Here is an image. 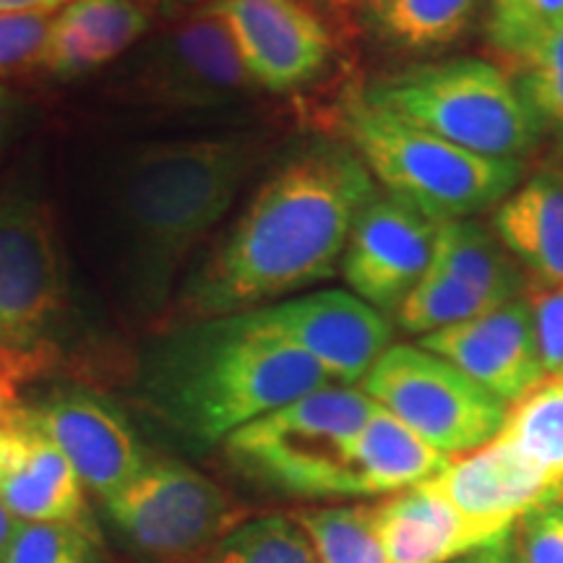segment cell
Listing matches in <instances>:
<instances>
[{"instance_id": "cell-4", "label": "cell", "mask_w": 563, "mask_h": 563, "mask_svg": "<svg viewBox=\"0 0 563 563\" xmlns=\"http://www.w3.org/2000/svg\"><path fill=\"white\" fill-rule=\"evenodd\" d=\"M344 144L394 199L433 222L470 220L498 207L525 175L522 159H490L373 108L361 89L340 108Z\"/></svg>"}, {"instance_id": "cell-15", "label": "cell", "mask_w": 563, "mask_h": 563, "mask_svg": "<svg viewBox=\"0 0 563 563\" xmlns=\"http://www.w3.org/2000/svg\"><path fill=\"white\" fill-rule=\"evenodd\" d=\"M418 347L449 361L504 405H514L545 378L527 295L460 327L420 336Z\"/></svg>"}, {"instance_id": "cell-27", "label": "cell", "mask_w": 563, "mask_h": 563, "mask_svg": "<svg viewBox=\"0 0 563 563\" xmlns=\"http://www.w3.org/2000/svg\"><path fill=\"white\" fill-rule=\"evenodd\" d=\"M209 563H319V559L298 519L269 514L245 519L224 534Z\"/></svg>"}, {"instance_id": "cell-26", "label": "cell", "mask_w": 563, "mask_h": 563, "mask_svg": "<svg viewBox=\"0 0 563 563\" xmlns=\"http://www.w3.org/2000/svg\"><path fill=\"white\" fill-rule=\"evenodd\" d=\"M493 308H498V302L475 292L473 287L462 285L449 274L428 269L418 285L407 292V298L399 302V308L394 311V323L407 334L426 336L473 321Z\"/></svg>"}, {"instance_id": "cell-16", "label": "cell", "mask_w": 563, "mask_h": 563, "mask_svg": "<svg viewBox=\"0 0 563 563\" xmlns=\"http://www.w3.org/2000/svg\"><path fill=\"white\" fill-rule=\"evenodd\" d=\"M428 485L464 519L493 532L514 530L525 514L563 490L501 439L452 460Z\"/></svg>"}, {"instance_id": "cell-23", "label": "cell", "mask_w": 563, "mask_h": 563, "mask_svg": "<svg viewBox=\"0 0 563 563\" xmlns=\"http://www.w3.org/2000/svg\"><path fill=\"white\" fill-rule=\"evenodd\" d=\"M431 269L460 279L498 306L527 292L522 266L514 262L496 232L470 220L439 224Z\"/></svg>"}, {"instance_id": "cell-12", "label": "cell", "mask_w": 563, "mask_h": 563, "mask_svg": "<svg viewBox=\"0 0 563 563\" xmlns=\"http://www.w3.org/2000/svg\"><path fill=\"white\" fill-rule=\"evenodd\" d=\"M439 224L386 191L373 194L352 222L342 253L340 274L347 290L384 316L397 311L431 269Z\"/></svg>"}, {"instance_id": "cell-37", "label": "cell", "mask_w": 563, "mask_h": 563, "mask_svg": "<svg viewBox=\"0 0 563 563\" xmlns=\"http://www.w3.org/2000/svg\"><path fill=\"white\" fill-rule=\"evenodd\" d=\"M70 0H0V13H21V16H53L66 9Z\"/></svg>"}, {"instance_id": "cell-33", "label": "cell", "mask_w": 563, "mask_h": 563, "mask_svg": "<svg viewBox=\"0 0 563 563\" xmlns=\"http://www.w3.org/2000/svg\"><path fill=\"white\" fill-rule=\"evenodd\" d=\"M488 37L504 60L517 58L525 47V0H488Z\"/></svg>"}, {"instance_id": "cell-5", "label": "cell", "mask_w": 563, "mask_h": 563, "mask_svg": "<svg viewBox=\"0 0 563 563\" xmlns=\"http://www.w3.org/2000/svg\"><path fill=\"white\" fill-rule=\"evenodd\" d=\"M361 95L373 108L481 157L522 159L543 123L501 66L446 60L373 81Z\"/></svg>"}, {"instance_id": "cell-31", "label": "cell", "mask_w": 563, "mask_h": 563, "mask_svg": "<svg viewBox=\"0 0 563 563\" xmlns=\"http://www.w3.org/2000/svg\"><path fill=\"white\" fill-rule=\"evenodd\" d=\"M53 16L0 13V74L37 68Z\"/></svg>"}, {"instance_id": "cell-22", "label": "cell", "mask_w": 563, "mask_h": 563, "mask_svg": "<svg viewBox=\"0 0 563 563\" xmlns=\"http://www.w3.org/2000/svg\"><path fill=\"white\" fill-rule=\"evenodd\" d=\"M483 0H361V24L382 45L402 53H435L473 32Z\"/></svg>"}, {"instance_id": "cell-19", "label": "cell", "mask_w": 563, "mask_h": 563, "mask_svg": "<svg viewBox=\"0 0 563 563\" xmlns=\"http://www.w3.org/2000/svg\"><path fill=\"white\" fill-rule=\"evenodd\" d=\"M0 498L21 522L91 525L84 485L51 441L21 418L11 420V446L0 473Z\"/></svg>"}, {"instance_id": "cell-11", "label": "cell", "mask_w": 563, "mask_h": 563, "mask_svg": "<svg viewBox=\"0 0 563 563\" xmlns=\"http://www.w3.org/2000/svg\"><path fill=\"white\" fill-rule=\"evenodd\" d=\"M256 89L287 95L311 87L334 60L327 19L302 0H209Z\"/></svg>"}, {"instance_id": "cell-21", "label": "cell", "mask_w": 563, "mask_h": 563, "mask_svg": "<svg viewBox=\"0 0 563 563\" xmlns=\"http://www.w3.org/2000/svg\"><path fill=\"white\" fill-rule=\"evenodd\" d=\"M449 462L452 456L441 454L378 405L352 449L357 496H391L415 488L433 481Z\"/></svg>"}, {"instance_id": "cell-13", "label": "cell", "mask_w": 563, "mask_h": 563, "mask_svg": "<svg viewBox=\"0 0 563 563\" xmlns=\"http://www.w3.org/2000/svg\"><path fill=\"white\" fill-rule=\"evenodd\" d=\"M340 386H355L391 347L394 323L350 290H316L253 311Z\"/></svg>"}, {"instance_id": "cell-35", "label": "cell", "mask_w": 563, "mask_h": 563, "mask_svg": "<svg viewBox=\"0 0 563 563\" xmlns=\"http://www.w3.org/2000/svg\"><path fill=\"white\" fill-rule=\"evenodd\" d=\"M34 373L13 357L0 352V422H11L21 410L19 389Z\"/></svg>"}, {"instance_id": "cell-10", "label": "cell", "mask_w": 563, "mask_h": 563, "mask_svg": "<svg viewBox=\"0 0 563 563\" xmlns=\"http://www.w3.org/2000/svg\"><path fill=\"white\" fill-rule=\"evenodd\" d=\"M108 511L125 543L154 563H209L224 534L245 522L220 485L175 460L146 462Z\"/></svg>"}, {"instance_id": "cell-3", "label": "cell", "mask_w": 563, "mask_h": 563, "mask_svg": "<svg viewBox=\"0 0 563 563\" xmlns=\"http://www.w3.org/2000/svg\"><path fill=\"white\" fill-rule=\"evenodd\" d=\"M144 384L154 410L175 431L211 446L334 382L245 311L199 319L165 336L152 350Z\"/></svg>"}, {"instance_id": "cell-42", "label": "cell", "mask_w": 563, "mask_h": 563, "mask_svg": "<svg viewBox=\"0 0 563 563\" xmlns=\"http://www.w3.org/2000/svg\"><path fill=\"white\" fill-rule=\"evenodd\" d=\"M11 446V422H0V473H3L5 456H9Z\"/></svg>"}, {"instance_id": "cell-36", "label": "cell", "mask_w": 563, "mask_h": 563, "mask_svg": "<svg viewBox=\"0 0 563 563\" xmlns=\"http://www.w3.org/2000/svg\"><path fill=\"white\" fill-rule=\"evenodd\" d=\"M452 563H522V555H519L514 530H509L504 532L501 538L490 540V543L460 555V559H454Z\"/></svg>"}, {"instance_id": "cell-20", "label": "cell", "mask_w": 563, "mask_h": 563, "mask_svg": "<svg viewBox=\"0 0 563 563\" xmlns=\"http://www.w3.org/2000/svg\"><path fill=\"white\" fill-rule=\"evenodd\" d=\"M490 228L522 266L527 287L563 285V167L548 165L514 188Z\"/></svg>"}, {"instance_id": "cell-6", "label": "cell", "mask_w": 563, "mask_h": 563, "mask_svg": "<svg viewBox=\"0 0 563 563\" xmlns=\"http://www.w3.org/2000/svg\"><path fill=\"white\" fill-rule=\"evenodd\" d=\"M376 402L355 386L329 384L249 422L224 449L235 467L306 498L357 496L352 449Z\"/></svg>"}, {"instance_id": "cell-29", "label": "cell", "mask_w": 563, "mask_h": 563, "mask_svg": "<svg viewBox=\"0 0 563 563\" xmlns=\"http://www.w3.org/2000/svg\"><path fill=\"white\" fill-rule=\"evenodd\" d=\"M91 525L21 522L0 563H95Z\"/></svg>"}, {"instance_id": "cell-14", "label": "cell", "mask_w": 563, "mask_h": 563, "mask_svg": "<svg viewBox=\"0 0 563 563\" xmlns=\"http://www.w3.org/2000/svg\"><path fill=\"white\" fill-rule=\"evenodd\" d=\"M21 418L66 456L81 485L104 504L129 488L146 464L129 422L97 394L55 389L21 407Z\"/></svg>"}, {"instance_id": "cell-9", "label": "cell", "mask_w": 563, "mask_h": 563, "mask_svg": "<svg viewBox=\"0 0 563 563\" xmlns=\"http://www.w3.org/2000/svg\"><path fill=\"white\" fill-rule=\"evenodd\" d=\"M118 76L125 102L165 112L224 110L256 91L209 3L139 42Z\"/></svg>"}, {"instance_id": "cell-24", "label": "cell", "mask_w": 563, "mask_h": 563, "mask_svg": "<svg viewBox=\"0 0 563 563\" xmlns=\"http://www.w3.org/2000/svg\"><path fill=\"white\" fill-rule=\"evenodd\" d=\"M496 439L509 443L548 481L563 485V376H545L509 405Z\"/></svg>"}, {"instance_id": "cell-30", "label": "cell", "mask_w": 563, "mask_h": 563, "mask_svg": "<svg viewBox=\"0 0 563 563\" xmlns=\"http://www.w3.org/2000/svg\"><path fill=\"white\" fill-rule=\"evenodd\" d=\"M517 538L522 563H563V490L519 519Z\"/></svg>"}, {"instance_id": "cell-25", "label": "cell", "mask_w": 563, "mask_h": 563, "mask_svg": "<svg viewBox=\"0 0 563 563\" xmlns=\"http://www.w3.org/2000/svg\"><path fill=\"white\" fill-rule=\"evenodd\" d=\"M298 525L319 563H386L376 527V504H344L300 511Z\"/></svg>"}, {"instance_id": "cell-41", "label": "cell", "mask_w": 563, "mask_h": 563, "mask_svg": "<svg viewBox=\"0 0 563 563\" xmlns=\"http://www.w3.org/2000/svg\"><path fill=\"white\" fill-rule=\"evenodd\" d=\"M141 5H154V9H186V5L199 3V0H139Z\"/></svg>"}, {"instance_id": "cell-34", "label": "cell", "mask_w": 563, "mask_h": 563, "mask_svg": "<svg viewBox=\"0 0 563 563\" xmlns=\"http://www.w3.org/2000/svg\"><path fill=\"white\" fill-rule=\"evenodd\" d=\"M561 21H563V0H525V47L519 55L530 51L534 42L543 37L548 30H553L555 24H561Z\"/></svg>"}, {"instance_id": "cell-8", "label": "cell", "mask_w": 563, "mask_h": 563, "mask_svg": "<svg viewBox=\"0 0 563 563\" xmlns=\"http://www.w3.org/2000/svg\"><path fill=\"white\" fill-rule=\"evenodd\" d=\"M361 389L452 460L496 439L509 410L460 368L418 344H391L365 373Z\"/></svg>"}, {"instance_id": "cell-28", "label": "cell", "mask_w": 563, "mask_h": 563, "mask_svg": "<svg viewBox=\"0 0 563 563\" xmlns=\"http://www.w3.org/2000/svg\"><path fill=\"white\" fill-rule=\"evenodd\" d=\"M506 66L543 129L551 125L563 133V21Z\"/></svg>"}, {"instance_id": "cell-18", "label": "cell", "mask_w": 563, "mask_h": 563, "mask_svg": "<svg viewBox=\"0 0 563 563\" xmlns=\"http://www.w3.org/2000/svg\"><path fill=\"white\" fill-rule=\"evenodd\" d=\"M376 527L386 563H452L504 534L464 519L428 483L378 501Z\"/></svg>"}, {"instance_id": "cell-7", "label": "cell", "mask_w": 563, "mask_h": 563, "mask_svg": "<svg viewBox=\"0 0 563 563\" xmlns=\"http://www.w3.org/2000/svg\"><path fill=\"white\" fill-rule=\"evenodd\" d=\"M70 274L58 222L40 196L0 194V352L34 376L58 355Z\"/></svg>"}, {"instance_id": "cell-32", "label": "cell", "mask_w": 563, "mask_h": 563, "mask_svg": "<svg viewBox=\"0 0 563 563\" xmlns=\"http://www.w3.org/2000/svg\"><path fill=\"white\" fill-rule=\"evenodd\" d=\"M532 308L534 340L545 376H563V285L527 287Z\"/></svg>"}, {"instance_id": "cell-40", "label": "cell", "mask_w": 563, "mask_h": 563, "mask_svg": "<svg viewBox=\"0 0 563 563\" xmlns=\"http://www.w3.org/2000/svg\"><path fill=\"white\" fill-rule=\"evenodd\" d=\"M19 525H21V519L13 517L9 506H5L3 498H0V559H3V553L9 551V545H11L13 534H16V530H19Z\"/></svg>"}, {"instance_id": "cell-1", "label": "cell", "mask_w": 563, "mask_h": 563, "mask_svg": "<svg viewBox=\"0 0 563 563\" xmlns=\"http://www.w3.org/2000/svg\"><path fill=\"white\" fill-rule=\"evenodd\" d=\"M262 154L251 133L139 141L110 154L87 196L91 245L110 290L136 313L162 311Z\"/></svg>"}, {"instance_id": "cell-38", "label": "cell", "mask_w": 563, "mask_h": 563, "mask_svg": "<svg viewBox=\"0 0 563 563\" xmlns=\"http://www.w3.org/2000/svg\"><path fill=\"white\" fill-rule=\"evenodd\" d=\"M16 97H13L11 89H5L3 84H0V150H3L5 139H9L13 123H16Z\"/></svg>"}, {"instance_id": "cell-17", "label": "cell", "mask_w": 563, "mask_h": 563, "mask_svg": "<svg viewBox=\"0 0 563 563\" xmlns=\"http://www.w3.org/2000/svg\"><path fill=\"white\" fill-rule=\"evenodd\" d=\"M152 26L139 0H70L51 19L37 68L55 79L84 76L133 51Z\"/></svg>"}, {"instance_id": "cell-2", "label": "cell", "mask_w": 563, "mask_h": 563, "mask_svg": "<svg viewBox=\"0 0 563 563\" xmlns=\"http://www.w3.org/2000/svg\"><path fill=\"white\" fill-rule=\"evenodd\" d=\"M376 191L368 167L344 141H308L258 183L186 279L180 308L196 319H217L332 279L352 222Z\"/></svg>"}, {"instance_id": "cell-39", "label": "cell", "mask_w": 563, "mask_h": 563, "mask_svg": "<svg viewBox=\"0 0 563 563\" xmlns=\"http://www.w3.org/2000/svg\"><path fill=\"white\" fill-rule=\"evenodd\" d=\"M306 5H311L316 13L327 16H347V13L361 9V0H302Z\"/></svg>"}]
</instances>
